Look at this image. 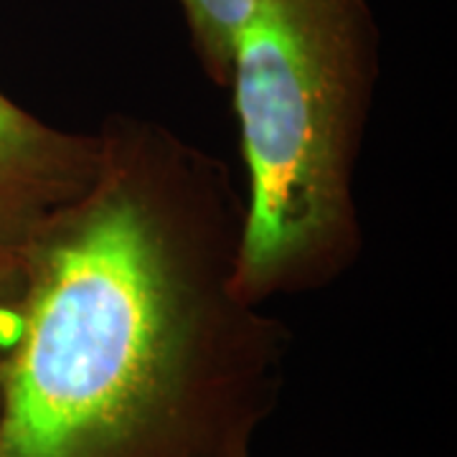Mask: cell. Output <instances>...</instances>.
Instances as JSON below:
<instances>
[{
  "label": "cell",
  "mask_w": 457,
  "mask_h": 457,
  "mask_svg": "<svg viewBox=\"0 0 457 457\" xmlns=\"http://www.w3.org/2000/svg\"><path fill=\"white\" fill-rule=\"evenodd\" d=\"M97 132L89 186L21 252L0 457H257L290 333L234 287L245 196L165 125Z\"/></svg>",
  "instance_id": "1"
},
{
  "label": "cell",
  "mask_w": 457,
  "mask_h": 457,
  "mask_svg": "<svg viewBox=\"0 0 457 457\" xmlns=\"http://www.w3.org/2000/svg\"><path fill=\"white\" fill-rule=\"evenodd\" d=\"M378 77L369 0H252L228 87L246 165L234 287L252 305L312 293L363 249L356 163Z\"/></svg>",
  "instance_id": "2"
},
{
  "label": "cell",
  "mask_w": 457,
  "mask_h": 457,
  "mask_svg": "<svg viewBox=\"0 0 457 457\" xmlns=\"http://www.w3.org/2000/svg\"><path fill=\"white\" fill-rule=\"evenodd\" d=\"M99 132L51 128L0 95V252L21 254L97 170Z\"/></svg>",
  "instance_id": "3"
},
{
  "label": "cell",
  "mask_w": 457,
  "mask_h": 457,
  "mask_svg": "<svg viewBox=\"0 0 457 457\" xmlns=\"http://www.w3.org/2000/svg\"><path fill=\"white\" fill-rule=\"evenodd\" d=\"M252 0H180L191 44L204 74L227 89L234 62V41Z\"/></svg>",
  "instance_id": "4"
},
{
  "label": "cell",
  "mask_w": 457,
  "mask_h": 457,
  "mask_svg": "<svg viewBox=\"0 0 457 457\" xmlns=\"http://www.w3.org/2000/svg\"><path fill=\"white\" fill-rule=\"evenodd\" d=\"M23 290H26L23 257L0 252V369L13 353V345L21 333Z\"/></svg>",
  "instance_id": "5"
}]
</instances>
